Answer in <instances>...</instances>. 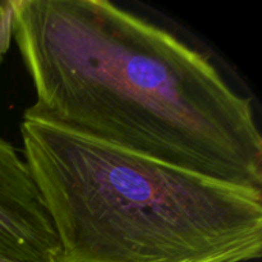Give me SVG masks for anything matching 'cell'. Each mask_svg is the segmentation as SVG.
<instances>
[{
	"mask_svg": "<svg viewBox=\"0 0 262 262\" xmlns=\"http://www.w3.org/2000/svg\"><path fill=\"white\" fill-rule=\"evenodd\" d=\"M23 159L60 243L58 262H248L262 191L25 117Z\"/></svg>",
	"mask_w": 262,
	"mask_h": 262,
	"instance_id": "cell-2",
	"label": "cell"
},
{
	"mask_svg": "<svg viewBox=\"0 0 262 262\" xmlns=\"http://www.w3.org/2000/svg\"><path fill=\"white\" fill-rule=\"evenodd\" d=\"M59 255V238L32 174L0 135V257L58 262Z\"/></svg>",
	"mask_w": 262,
	"mask_h": 262,
	"instance_id": "cell-3",
	"label": "cell"
},
{
	"mask_svg": "<svg viewBox=\"0 0 262 262\" xmlns=\"http://www.w3.org/2000/svg\"><path fill=\"white\" fill-rule=\"evenodd\" d=\"M0 262H19V261H14V260H9V258L0 257Z\"/></svg>",
	"mask_w": 262,
	"mask_h": 262,
	"instance_id": "cell-5",
	"label": "cell"
},
{
	"mask_svg": "<svg viewBox=\"0 0 262 262\" xmlns=\"http://www.w3.org/2000/svg\"><path fill=\"white\" fill-rule=\"evenodd\" d=\"M13 23H14L13 0L0 2V63L10 48L13 38Z\"/></svg>",
	"mask_w": 262,
	"mask_h": 262,
	"instance_id": "cell-4",
	"label": "cell"
},
{
	"mask_svg": "<svg viewBox=\"0 0 262 262\" xmlns=\"http://www.w3.org/2000/svg\"><path fill=\"white\" fill-rule=\"evenodd\" d=\"M36 100L25 117L262 191L248 97L178 37L105 0H13Z\"/></svg>",
	"mask_w": 262,
	"mask_h": 262,
	"instance_id": "cell-1",
	"label": "cell"
}]
</instances>
